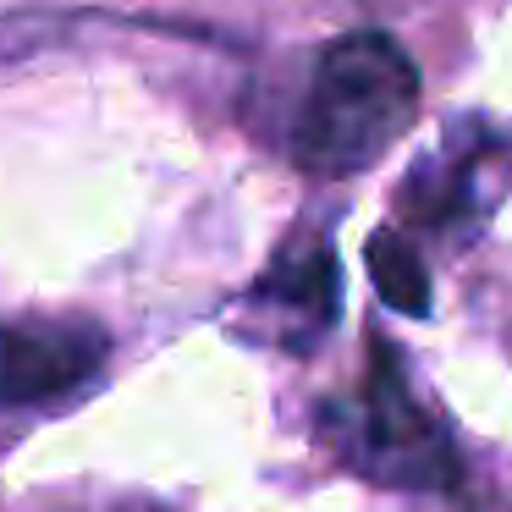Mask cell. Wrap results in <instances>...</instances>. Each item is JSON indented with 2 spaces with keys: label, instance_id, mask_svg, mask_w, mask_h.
Wrapping results in <instances>:
<instances>
[{
  "label": "cell",
  "instance_id": "cell-5",
  "mask_svg": "<svg viewBox=\"0 0 512 512\" xmlns=\"http://www.w3.org/2000/svg\"><path fill=\"white\" fill-rule=\"evenodd\" d=\"M248 309L281 325L276 342L292 353H314L342 309V259L331 243H287L248 287Z\"/></svg>",
  "mask_w": 512,
  "mask_h": 512
},
{
  "label": "cell",
  "instance_id": "cell-6",
  "mask_svg": "<svg viewBox=\"0 0 512 512\" xmlns=\"http://www.w3.org/2000/svg\"><path fill=\"white\" fill-rule=\"evenodd\" d=\"M364 259H369V281H375V292H380V303H386V309L408 314V320H430L435 287H430V270H424L419 243H413L408 232L380 226V232L369 237Z\"/></svg>",
  "mask_w": 512,
  "mask_h": 512
},
{
  "label": "cell",
  "instance_id": "cell-1",
  "mask_svg": "<svg viewBox=\"0 0 512 512\" xmlns=\"http://www.w3.org/2000/svg\"><path fill=\"white\" fill-rule=\"evenodd\" d=\"M419 67L391 34L358 28L314 56L287 127V155L309 177H358L419 122Z\"/></svg>",
  "mask_w": 512,
  "mask_h": 512
},
{
  "label": "cell",
  "instance_id": "cell-4",
  "mask_svg": "<svg viewBox=\"0 0 512 512\" xmlns=\"http://www.w3.org/2000/svg\"><path fill=\"white\" fill-rule=\"evenodd\" d=\"M111 336L89 314L72 320H0V408H34L100 375Z\"/></svg>",
  "mask_w": 512,
  "mask_h": 512
},
{
  "label": "cell",
  "instance_id": "cell-3",
  "mask_svg": "<svg viewBox=\"0 0 512 512\" xmlns=\"http://www.w3.org/2000/svg\"><path fill=\"white\" fill-rule=\"evenodd\" d=\"M507 188H512V138L468 127V138L452 133L435 155H424L402 177L397 204L419 232L457 243V237H474V226L496 210V199Z\"/></svg>",
  "mask_w": 512,
  "mask_h": 512
},
{
  "label": "cell",
  "instance_id": "cell-2",
  "mask_svg": "<svg viewBox=\"0 0 512 512\" xmlns=\"http://www.w3.org/2000/svg\"><path fill=\"white\" fill-rule=\"evenodd\" d=\"M320 435L331 457L386 490L435 496L463 485V457L446 419L408 386L402 353L380 336H369V369L353 397L320 402Z\"/></svg>",
  "mask_w": 512,
  "mask_h": 512
}]
</instances>
